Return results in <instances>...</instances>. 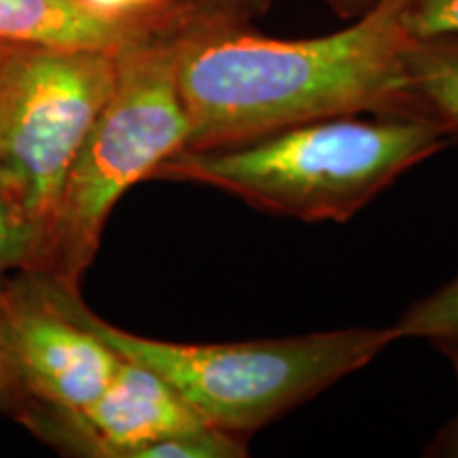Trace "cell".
<instances>
[{
	"instance_id": "obj_1",
	"label": "cell",
	"mask_w": 458,
	"mask_h": 458,
	"mask_svg": "<svg viewBox=\"0 0 458 458\" xmlns=\"http://www.w3.org/2000/svg\"><path fill=\"white\" fill-rule=\"evenodd\" d=\"M403 3L377 0L344 30L291 41L225 17L182 26L172 49L185 148L240 145L337 114L427 111L405 72Z\"/></svg>"
},
{
	"instance_id": "obj_2",
	"label": "cell",
	"mask_w": 458,
	"mask_h": 458,
	"mask_svg": "<svg viewBox=\"0 0 458 458\" xmlns=\"http://www.w3.org/2000/svg\"><path fill=\"white\" fill-rule=\"evenodd\" d=\"M456 134L428 111L337 114L213 148H182L151 179L198 182L272 215L348 221Z\"/></svg>"
},
{
	"instance_id": "obj_3",
	"label": "cell",
	"mask_w": 458,
	"mask_h": 458,
	"mask_svg": "<svg viewBox=\"0 0 458 458\" xmlns=\"http://www.w3.org/2000/svg\"><path fill=\"white\" fill-rule=\"evenodd\" d=\"M37 284L57 310L98 335L119 357L156 371L206 425L233 435L267 425L365 368L399 340L393 327L227 344L151 340L96 317L79 300L77 289H66L49 276Z\"/></svg>"
},
{
	"instance_id": "obj_4",
	"label": "cell",
	"mask_w": 458,
	"mask_h": 458,
	"mask_svg": "<svg viewBox=\"0 0 458 458\" xmlns=\"http://www.w3.org/2000/svg\"><path fill=\"white\" fill-rule=\"evenodd\" d=\"M172 34H151L117 51L113 91L68 170L34 266L66 289H77L89 267L113 206L187 147Z\"/></svg>"
},
{
	"instance_id": "obj_5",
	"label": "cell",
	"mask_w": 458,
	"mask_h": 458,
	"mask_svg": "<svg viewBox=\"0 0 458 458\" xmlns=\"http://www.w3.org/2000/svg\"><path fill=\"white\" fill-rule=\"evenodd\" d=\"M114 74L117 54L108 51L9 47L0 57V199L30 232L37 259Z\"/></svg>"
},
{
	"instance_id": "obj_6",
	"label": "cell",
	"mask_w": 458,
	"mask_h": 458,
	"mask_svg": "<svg viewBox=\"0 0 458 458\" xmlns=\"http://www.w3.org/2000/svg\"><path fill=\"white\" fill-rule=\"evenodd\" d=\"M0 317L28 397L57 411H81L119 368L122 357L57 310L37 283L0 293Z\"/></svg>"
},
{
	"instance_id": "obj_7",
	"label": "cell",
	"mask_w": 458,
	"mask_h": 458,
	"mask_svg": "<svg viewBox=\"0 0 458 458\" xmlns=\"http://www.w3.org/2000/svg\"><path fill=\"white\" fill-rule=\"evenodd\" d=\"M60 414L72 448L108 458H134L142 445L206 425L156 371L123 357L98 397Z\"/></svg>"
},
{
	"instance_id": "obj_8",
	"label": "cell",
	"mask_w": 458,
	"mask_h": 458,
	"mask_svg": "<svg viewBox=\"0 0 458 458\" xmlns=\"http://www.w3.org/2000/svg\"><path fill=\"white\" fill-rule=\"evenodd\" d=\"M81 0H0V47H62L117 54L151 37Z\"/></svg>"
},
{
	"instance_id": "obj_9",
	"label": "cell",
	"mask_w": 458,
	"mask_h": 458,
	"mask_svg": "<svg viewBox=\"0 0 458 458\" xmlns=\"http://www.w3.org/2000/svg\"><path fill=\"white\" fill-rule=\"evenodd\" d=\"M405 72L414 98L458 136V38L411 41Z\"/></svg>"
},
{
	"instance_id": "obj_10",
	"label": "cell",
	"mask_w": 458,
	"mask_h": 458,
	"mask_svg": "<svg viewBox=\"0 0 458 458\" xmlns=\"http://www.w3.org/2000/svg\"><path fill=\"white\" fill-rule=\"evenodd\" d=\"M96 13L111 17L145 32H176L196 20H204L191 0H81Z\"/></svg>"
},
{
	"instance_id": "obj_11",
	"label": "cell",
	"mask_w": 458,
	"mask_h": 458,
	"mask_svg": "<svg viewBox=\"0 0 458 458\" xmlns=\"http://www.w3.org/2000/svg\"><path fill=\"white\" fill-rule=\"evenodd\" d=\"M393 329L399 340L420 337L439 346H458V276L414 303Z\"/></svg>"
},
{
	"instance_id": "obj_12",
	"label": "cell",
	"mask_w": 458,
	"mask_h": 458,
	"mask_svg": "<svg viewBox=\"0 0 458 458\" xmlns=\"http://www.w3.org/2000/svg\"><path fill=\"white\" fill-rule=\"evenodd\" d=\"M401 20L411 41L458 38V0H405Z\"/></svg>"
},
{
	"instance_id": "obj_13",
	"label": "cell",
	"mask_w": 458,
	"mask_h": 458,
	"mask_svg": "<svg viewBox=\"0 0 458 458\" xmlns=\"http://www.w3.org/2000/svg\"><path fill=\"white\" fill-rule=\"evenodd\" d=\"M37 261V242L13 219L9 208L0 199V274H7L20 267H34Z\"/></svg>"
},
{
	"instance_id": "obj_14",
	"label": "cell",
	"mask_w": 458,
	"mask_h": 458,
	"mask_svg": "<svg viewBox=\"0 0 458 458\" xmlns=\"http://www.w3.org/2000/svg\"><path fill=\"white\" fill-rule=\"evenodd\" d=\"M26 397L28 393L17 374L13 357H11L3 317H0V411H13L20 401Z\"/></svg>"
},
{
	"instance_id": "obj_15",
	"label": "cell",
	"mask_w": 458,
	"mask_h": 458,
	"mask_svg": "<svg viewBox=\"0 0 458 458\" xmlns=\"http://www.w3.org/2000/svg\"><path fill=\"white\" fill-rule=\"evenodd\" d=\"M196 7L208 17H225V20H240L249 7H255L261 0H191Z\"/></svg>"
},
{
	"instance_id": "obj_16",
	"label": "cell",
	"mask_w": 458,
	"mask_h": 458,
	"mask_svg": "<svg viewBox=\"0 0 458 458\" xmlns=\"http://www.w3.org/2000/svg\"><path fill=\"white\" fill-rule=\"evenodd\" d=\"M445 352H448V357L452 360V365H454V371H456V377H458V346H442ZM450 450L452 454L458 456V414H456V420L454 425H452V435H450Z\"/></svg>"
},
{
	"instance_id": "obj_17",
	"label": "cell",
	"mask_w": 458,
	"mask_h": 458,
	"mask_svg": "<svg viewBox=\"0 0 458 458\" xmlns=\"http://www.w3.org/2000/svg\"><path fill=\"white\" fill-rule=\"evenodd\" d=\"M337 4H340V7H344V9H351V11H354V9H363V11H368L371 4H376L377 0H335Z\"/></svg>"
},
{
	"instance_id": "obj_18",
	"label": "cell",
	"mask_w": 458,
	"mask_h": 458,
	"mask_svg": "<svg viewBox=\"0 0 458 458\" xmlns=\"http://www.w3.org/2000/svg\"><path fill=\"white\" fill-rule=\"evenodd\" d=\"M7 49H9V47H0V57H3L4 54H7Z\"/></svg>"
}]
</instances>
